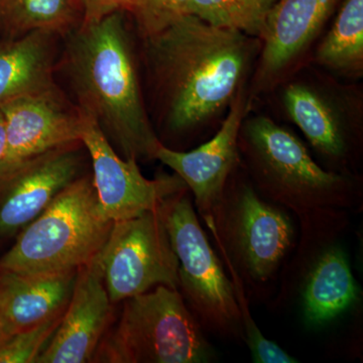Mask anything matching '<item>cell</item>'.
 Returning <instances> with one entry per match:
<instances>
[{"instance_id":"obj_25","label":"cell","mask_w":363,"mask_h":363,"mask_svg":"<svg viewBox=\"0 0 363 363\" xmlns=\"http://www.w3.org/2000/svg\"><path fill=\"white\" fill-rule=\"evenodd\" d=\"M83 20L81 23H95L109 14L121 11L136 18L142 11V0H81Z\"/></svg>"},{"instance_id":"obj_23","label":"cell","mask_w":363,"mask_h":363,"mask_svg":"<svg viewBox=\"0 0 363 363\" xmlns=\"http://www.w3.org/2000/svg\"><path fill=\"white\" fill-rule=\"evenodd\" d=\"M188 4L189 0H142V11L136 21L145 35H149L188 14Z\"/></svg>"},{"instance_id":"obj_5","label":"cell","mask_w":363,"mask_h":363,"mask_svg":"<svg viewBox=\"0 0 363 363\" xmlns=\"http://www.w3.org/2000/svg\"><path fill=\"white\" fill-rule=\"evenodd\" d=\"M161 210L178 259L180 286L193 308L217 330L240 329L236 288L212 250L190 199L183 191L162 203Z\"/></svg>"},{"instance_id":"obj_15","label":"cell","mask_w":363,"mask_h":363,"mask_svg":"<svg viewBox=\"0 0 363 363\" xmlns=\"http://www.w3.org/2000/svg\"><path fill=\"white\" fill-rule=\"evenodd\" d=\"M338 0H277L262 38V70L274 75L310 44L333 13Z\"/></svg>"},{"instance_id":"obj_24","label":"cell","mask_w":363,"mask_h":363,"mask_svg":"<svg viewBox=\"0 0 363 363\" xmlns=\"http://www.w3.org/2000/svg\"><path fill=\"white\" fill-rule=\"evenodd\" d=\"M247 343L250 348L253 362L255 363H295L297 359L281 350L279 345L264 337L252 318L245 320Z\"/></svg>"},{"instance_id":"obj_8","label":"cell","mask_w":363,"mask_h":363,"mask_svg":"<svg viewBox=\"0 0 363 363\" xmlns=\"http://www.w3.org/2000/svg\"><path fill=\"white\" fill-rule=\"evenodd\" d=\"M6 123V147L0 177L48 150L81 142L85 114L55 83L0 107Z\"/></svg>"},{"instance_id":"obj_16","label":"cell","mask_w":363,"mask_h":363,"mask_svg":"<svg viewBox=\"0 0 363 363\" xmlns=\"http://www.w3.org/2000/svg\"><path fill=\"white\" fill-rule=\"evenodd\" d=\"M59 37L37 30L0 42V107L56 83Z\"/></svg>"},{"instance_id":"obj_1","label":"cell","mask_w":363,"mask_h":363,"mask_svg":"<svg viewBox=\"0 0 363 363\" xmlns=\"http://www.w3.org/2000/svg\"><path fill=\"white\" fill-rule=\"evenodd\" d=\"M124 14L81 23L66 37L63 67L77 105L124 159H156L162 145L145 111Z\"/></svg>"},{"instance_id":"obj_22","label":"cell","mask_w":363,"mask_h":363,"mask_svg":"<svg viewBox=\"0 0 363 363\" xmlns=\"http://www.w3.org/2000/svg\"><path fill=\"white\" fill-rule=\"evenodd\" d=\"M63 314L11 335L0 348V363H35L58 328Z\"/></svg>"},{"instance_id":"obj_27","label":"cell","mask_w":363,"mask_h":363,"mask_svg":"<svg viewBox=\"0 0 363 363\" xmlns=\"http://www.w3.org/2000/svg\"><path fill=\"white\" fill-rule=\"evenodd\" d=\"M11 337L9 333L6 331L1 324H0V348L2 347L4 343L6 342L7 339Z\"/></svg>"},{"instance_id":"obj_7","label":"cell","mask_w":363,"mask_h":363,"mask_svg":"<svg viewBox=\"0 0 363 363\" xmlns=\"http://www.w3.org/2000/svg\"><path fill=\"white\" fill-rule=\"evenodd\" d=\"M84 114L81 143L92 162L91 176L107 218L112 222L133 218L157 209L172 196L186 190L187 186L176 174L154 180L145 178L138 161L119 156L96 121Z\"/></svg>"},{"instance_id":"obj_12","label":"cell","mask_w":363,"mask_h":363,"mask_svg":"<svg viewBox=\"0 0 363 363\" xmlns=\"http://www.w3.org/2000/svg\"><path fill=\"white\" fill-rule=\"evenodd\" d=\"M227 228L241 264L257 281H266L274 274L292 245L290 218L248 187L231 204Z\"/></svg>"},{"instance_id":"obj_6","label":"cell","mask_w":363,"mask_h":363,"mask_svg":"<svg viewBox=\"0 0 363 363\" xmlns=\"http://www.w3.org/2000/svg\"><path fill=\"white\" fill-rule=\"evenodd\" d=\"M161 206L113 222L108 238L98 253L105 288L113 304L157 286H180L178 259Z\"/></svg>"},{"instance_id":"obj_14","label":"cell","mask_w":363,"mask_h":363,"mask_svg":"<svg viewBox=\"0 0 363 363\" xmlns=\"http://www.w3.org/2000/svg\"><path fill=\"white\" fill-rule=\"evenodd\" d=\"M77 272L32 274L0 271V324L11 336L63 314Z\"/></svg>"},{"instance_id":"obj_3","label":"cell","mask_w":363,"mask_h":363,"mask_svg":"<svg viewBox=\"0 0 363 363\" xmlns=\"http://www.w3.org/2000/svg\"><path fill=\"white\" fill-rule=\"evenodd\" d=\"M112 225L98 200L92 176L79 177L16 234L13 247L0 257V271H78L100 252Z\"/></svg>"},{"instance_id":"obj_17","label":"cell","mask_w":363,"mask_h":363,"mask_svg":"<svg viewBox=\"0 0 363 363\" xmlns=\"http://www.w3.org/2000/svg\"><path fill=\"white\" fill-rule=\"evenodd\" d=\"M357 296V285L345 255L331 248L318 260L306 283V319L312 324L326 323L348 309Z\"/></svg>"},{"instance_id":"obj_4","label":"cell","mask_w":363,"mask_h":363,"mask_svg":"<svg viewBox=\"0 0 363 363\" xmlns=\"http://www.w3.org/2000/svg\"><path fill=\"white\" fill-rule=\"evenodd\" d=\"M116 326L92 362L201 363L211 350L178 289L157 286L123 301Z\"/></svg>"},{"instance_id":"obj_18","label":"cell","mask_w":363,"mask_h":363,"mask_svg":"<svg viewBox=\"0 0 363 363\" xmlns=\"http://www.w3.org/2000/svg\"><path fill=\"white\" fill-rule=\"evenodd\" d=\"M82 20L81 0H0V32L6 39L37 30L65 37Z\"/></svg>"},{"instance_id":"obj_19","label":"cell","mask_w":363,"mask_h":363,"mask_svg":"<svg viewBox=\"0 0 363 363\" xmlns=\"http://www.w3.org/2000/svg\"><path fill=\"white\" fill-rule=\"evenodd\" d=\"M286 108L313 147L330 157L345 150L342 130L335 114L323 98L302 85H291L284 95Z\"/></svg>"},{"instance_id":"obj_2","label":"cell","mask_w":363,"mask_h":363,"mask_svg":"<svg viewBox=\"0 0 363 363\" xmlns=\"http://www.w3.org/2000/svg\"><path fill=\"white\" fill-rule=\"evenodd\" d=\"M150 65L174 131L211 118L230 102L250 63L247 35L185 14L145 35Z\"/></svg>"},{"instance_id":"obj_20","label":"cell","mask_w":363,"mask_h":363,"mask_svg":"<svg viewBox=\"0 0 363 363\" xmlns=\"http://www.w3.org/2000/svg\"><path fill=\"white\" fill-rule=\"evenodd\" d=\"M317 61L339 72L363 67V0H345L335 23L318 48Z\"/></svg>"},{"instance_id":"obj_13","label":"cell","mask_w":363,"mask_h":363,"mask_svg":"<svg viewBox=\"0 0 363 363\" xmlns=\"http://www.w3.org/2000/svg\"><path fill=\"white\" fill-rule=\"evenodd\" d=\"M247 135L272 176L295 194L320 197L342 182L341 177L322 169L295 135L267 117L252 119Z\"/></svg>"},{"instance_id":"obj_11","label":"cell","mask_w":363,"mask_h":363,"mask_svg":"<svg viewBox=\"0 0 363 363\" xmlns=\"http://www.w3.org/2000/svg\"><path fill=\"white\" fill-rule=\"evenodd\" d=\"M242 102L236 98L213 138L191 152H177L161 145L156 159L180 177L195 196L208 225L217 233L216 213L227 178L238 161V138L242 121Z\"/></svg>"},{"instance_id":"obj_9","label":"cell","mask_w":363,"mask_h":363,"mask_svg":"<svg viewBox=\"0 0 363 363\" xmlns=\"http://www.w3.org/2000/svg\"><path fill=\"white\" fill-rule=\"evenodd\" d=\"M81 142L30 157L0 177V238L16 235L82 176Z\"/></svg>"},{"instance_id":"obj_21","label":"cell","mask_w":363,"mask_h":363,"mask_svg":"<svg viewBox=\"0 0 363 363\" xmlns=\"http://www.w3.org/2000/svg\"><path fill=\"white\" fill-rule=\"evenodd\" d=\"M277 0H189L188 14L217 28L262 37Z\"/></svg>"},{"instance_id":"obj_26","label":"cell","mask_w":363,"mask_h":363,"mask_svg":"<svg viewBox=\"0 0 363 363\" xmlns=\"http://www.w3.org/2000/svg\"><path fill=\"white\" fill-rule=\"evenodd\" d=\"M6 147V123H4V114L0 111V161L4 156Z\"/></svg>"},{"instance_id":"obj_10","label":"cell","mask_w":363,"mask_h":363,"mask_svg":"<svg viewBox=\"0 0 363 363\" xmlns=\"http://www.w3.org/2000/svg\"><path fill=\"white\" fill-rule=\"evenodd\" d=\"M112 305L97 255L78 269L58 328L35 363L92 362L111 323Z\"/></svg>"}]
</instances>
